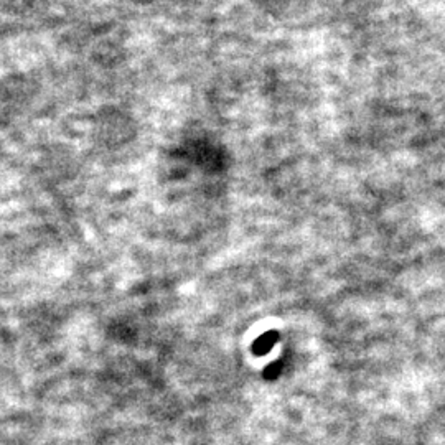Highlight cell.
<instances>
[{"instance_id": "obj_1", "label": "cell", "mask_w": 445, "mask_h": 445, "mask_svg": "<svg viewBox=\"0 0 445 445\" xmlns=\"http://www.w3.org/2000/svg\"><path fill=\"white\" fill-rule=\"evenodd\" d=\"M279 335L278 331H268V334H264L263 336H259L258 340L254 341L253 345V351L256 353V355H265L270 348L274 346L275 341H278Z\"/></svg>"}]
</instances>
